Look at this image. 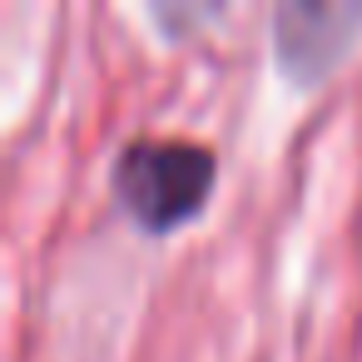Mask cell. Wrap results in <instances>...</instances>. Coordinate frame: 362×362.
<instances>
[{
    "instance_id": "obj_1",
    "label": "cell",
    "mask_w": 362,
    "mask_h": 362,
    "mask_svg": "<svg viewBox=\"0 0 362 362\" xmlns=\"http://www.w3.org/2000/svg\"><path fill=\"white\" fill-rule=\"evenodd\" d=\"M214 189V149L174 134L129 139L115 159V194L144 228L184 223Z\"/></svg>"
},
{
    "instance_id": "obj_2",
    "label": "cell",
    "mask_w": 362,
    "mask_h": 362,
    "mask_svg": "<svg viewBox=\"0 0 362 362\" xmlns=\"http://www.w3.org/2000/svg\"><path fill=\"white\" fill-rule=\"evenodd\" d=\"M362 30V0H283L273 11V55L288 75L313 80L337 65Z\"/></svg>"
}]
</instances>
